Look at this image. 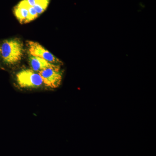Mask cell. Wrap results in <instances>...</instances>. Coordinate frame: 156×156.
Wrapping results in <instances>:
<instances>
[{
	"instance_id": "cell-3",
	"label": "cell",
	"mask_w": 156,
	"mask_h": 156,
	"mask_svg": "<svg viewBox=\"0 0 156 156\" xmlns=\"http://www.w3.org/2000/svg\"><path fill=\"white\" fill-rule=\"evenodd\" d=\"M41 76L43 83L52 89H56L61 85L62 74L60 66L56 68H48L38 73Z\"/></svg>"
},
{
	"instance_id": "cell-6",
	"label": "cell",
	"mask_w": 156,
	"mask_h": 156,
	"mask_svg": "<svg viewBox=\"0 0 156 156\" xmlns=\"http://www.w3.org/2000/svg\"><path fill=\"white\" fill-rule=\"evenodd\" d=\"M1 51H2V50H1V47H0V56H1Z\"/></svg>"
},
{
	"instance_id": "cell-1",
	"label": "cell",
	"mask_w": 156,
	"mask_h": 156,
	"mask_svg": "<svg viewBox=\"0 0 156 156\" xmlns=\"http://www.w3.org/2000/svg\"><path fill=\"white\" fill-rule=\"evenodd\" d=\"M1 56L8 65H14L21 61L24 54L23 42L17 38L4 41L1 46Z\"/></svg>"
},
{
	"instance_id": "cell-2",
	"label": "cell",
	"mask_w": 156,
	"mask_h": 156,
	"mask_svg": "<svg viewBox=\"0 0 156 156\" xmlns=\"http://www.w3.org/2000/svg\"><path fill=\"white\" fill-rule=\"evenodd\" d=\"M16 79L18 85L22 88H37L43 84L38 73L31 69H24L17 73Z\"/></svg>"
},
{
	"instance_id": "cell-4",
	"label": "cell",
	"mask_w": 156,
	"mask_h": 156,
	"mask_svg": "<svg viewBox=\"0 0 156 156\" xmlns=\"http://www.w3.org/2000/svg\"><path fill=\"white\" fill-rule=\"evenodd\" d=\"M27 47L31 56L41 57L53 64L60 66L63 65V62L60 59L56 58L50 52L46 50L42 45L37 42L32 41H27L26 42Z\"/></svg>"
},
{
	"instance_id": "cell-5",
	"label": "cell",
	"mask_w": 156,
	"mask_h": 156,
	"mask_svg": "<svg viewBox=\"0 0 156 156\" xmlns=\"http://www.w3.org/2000/svg\"><path fill=\"white\" fill-rule=\"evenodd\" d=\"M29 64L31 69L37 73H39L42 70L48 68H56L60 66L53 64L44 58L33 56H31L30 57Z\"/></svg>"
}]
</instances>
